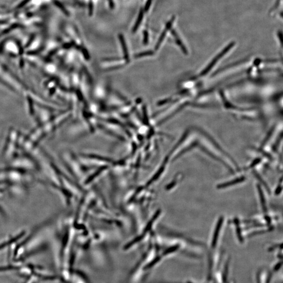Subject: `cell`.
Masks as SVG:
<instances>
[{"instance_id": "1", "label": "cell", "mask_w": 283, "mask_h": 283, "mask_svg": "<svg viewBox=\"0 0 283 283\" xmlns=\"http://www.w3.org/2000/svg\"><path fill=\"white\" fill-rule=\"evenodd\" d=\"M175 20V16H174L171 18L170 20H169L168 22H167V24L166 25V27H165V29H164L163 32H162L161 35L159 37V41L157 43L156 45V46H155V49H158L159 48V47H160V45L162 44L163 41H164V39L165 38V36L166 35V34H167V32L168 31L169 29H170L172 27V25L174 23V20Z\"/></svg>"}, {"instance_id": "2", "label": "cell", "mask_w": 283, "mask_h": 283, "mask_svg": "<svg viewBox=\"0 0 283 283\" xmlns=\"http://www.w3.org/2000/svg\"><path fill=\"white\" fill-rule=\"evenodd\" d=\"M223 222V218H220L219 220L218 221L217 224L216 226V229L214 230V233H213V236L212 239V248H214L217 245L218 239L219 237V233L221 230V227L222 226Z\"/></svg>"}, {"instance_id": "3", "label": "cell", "mask_w": 283, "mask_h": 283, "mask_svg": "<svg viewBox=\"0 0 283 283\" xmlns=\"http://www.w3.org/2000/svg\"><path fill=\"white\" fill-rule=\"evenodd\" d=\"M245 179V177H239V178H238L234 179L233 180L228 182H224V183H223V184H220V185L218 186L217 188H218L220 189L224 188H226V187H230L231 186L234 185L236 184H239V183L244 182Z\"/></svg>"}, {"instance_id": "4", "label": "cell", "mask_w": 283, "mask_h": 283, "mask_svg": "<svg viewBox=\"0 0 283 283\" xmlns=\"http://www.w3.org/2000/svg\"><path fill=\"white\" fill-rule=\"evenodd\" d=\"M172 34L174 36V37L175 38L176 42L180 46L181 49H182V51H183V52H185V53H187V51H186L185 47L184 45V44H182V42L180 40V38L178 35V34L176 32V30H174V29L172 30Z\"/></svg>"}, {"instance_id": "5", "label": "cell", "mask_w": 283, "mask_h": 283, "mask_svg": "<svg viewBox=\"0 0 283 283\" xmlns=\"http://www.w3.org/2000/svg\"><path fill=\"white\" fill-rule=\"evenodd\" d=\"M119 39H120L121 43V45L122 47V49H123V52L124 53L125 57V58H126L127 60H128V50H127L126 43H125V42L124 38L123 35L120 34V35H119Z\"/></svg>"}, {"instance_id": "6", "label": "cell", "mask_w": 283, "mask_h": 283, "mask_svg": "<svg viewBox=\"0 0 283 283\" xmlns=\"http://www.w3.org/2000/svg\"><path fill=\"white\" fill-rule=\"evenodd\" d=\"M143 15H144V11L143 10H141L140 12V13H139V15H138V18L137 19V22L135 23V25H134V26L133 27V33H135L137 29H138V27L140 26V24L141 23L142 21V20H143Z\"/></svg>"}, {"instance_id": "7", "label": "cell", "mask_w": 283, "mask_h": 283, "mask_svg": "<svg viewBox=\"0 0 283 283\" xmlns=\"http://www.w3.org/2000/svg\"><path fill=\"white\" fill-rule=\"evenodd\" d=\"M258 192H259L261 202L262 205V206L263 207L264 211L266 212V211H267V208H266V202H265V199L264 195L263 194V191H262L261 187H259V186L258 187Z\"/></svg>"}, {"instance_id": "8", "label": "cell", "mask_w": 283, "mask_h": 283, "mask_svg": "<svg viewBox=\"0 0 283 283\" xmlns=\"http://www.w3.org/2000/svg\"><path fill=\"white\" fill-rule=\"evenodd\" d=\"M235 222V223H236V226L238 227H237V229H236V232H237V234H238V238H239V240L240 241H241V242H242L243 239L242 236V233H241V229H240V227H239L238 226V223H239V222H238V219H236V220H235V222Z\"/></svg>"}, {"instance_id": "9", "label": "cell", "mask_w": 283, "mask_h": 283, "mask_svg": "<svg viewBox=\"0 0 283 283\" xmlns=\"http://www.w3.org/2000/svg\"><path fill=\"white\" fill-rule=\"evenodd\" d=\"M153 54V52L149 51V52H142V53L137 54L136 57H143V56H150V55H152Z\"/></svg>"}, {"instance_id": "10", "label": "cell", "mask_w": 283, "mask_h": 283, "mask_svg": "<svg viewBox=\"0 0 283 283\" xmlns=\"http://www.w3.org/2000/svg\"><path fill=\"white\" fill-rule=\"evenodd\" d=\"M152 0H148V1H147L146 5H145V7H144V11L147 12V11L149 10L150 7V5H151V4H152Z\"/></svg>"}, {"instance_id": "11", "label": "cell", "mask_w": 283, "mask_h": 283, "mask_svg": "<svg viewBox=\"0 0 283 283\" xmlns=\"http://www.w3.org/2000/svg\"><path fill=\"white\" fill-rule=\"evenodd\" d=\"M148 41V34L147 31L144 32V43L146 44Z\"/></svg>"}, {"instance_id": "12", "label": "cell", "mask_w": 283, "mask_h": 283, "mask_svg": "<svg viewBox=\"0 0 283 283\" xmlns=\"http://www.w3.org/2000/svg\"><path fill=\"white\" fill-rule=\"evenodd\" d=\"M261 162V159H257L252 162V163L251 164V165L249 166V168H252V167H254L255 166H256V165H258V164L259 163V162Z\"/></svg>"}, {"instance_id": "13", "label": "cell", "mask_w": 283, "mask_h": 283, "mask_svg": "<svg viewBox=\"0 0 283 283\" xmlns=\"http://www.w3.org/2000/svg\"><path fill=\"white\" fill-rule=\"evenodd\" d=\"M280 0H277L276 2V3H275V4L274 6V7H272V9L271 10H270V12H273V11L275 10H276V9L278 7V6H279V5H280Z\"/></svg>"}, {"instance_id": "14", "label": "cell", "mask_w": 283, "mask_h": 283, "mask_svg": "<svg viewBox=\"0 0 283 283\" xmlns=\"http://www.w3.org/2000/svg\"><path fill=\"white\" fill-rule=\"evenodd\" d=\"M281 191H282V187L281 186H278V187H277L276 189V190H275V194L276 195H278L281 192Z\"/></svg>"}, {"instance_id": "15", "label": "cell", "mask_w": 283, "mask_h": 283, "mask_svg": "<svg viewBox=\"0 0 283 283\" xmlns=\"http://www.w3.org/2000/svg\"><path fill=\"white\" fill-rule=\"evenodd\" d=\"M278 36L279 38H280V41H281V43H282V37H283V34H282V32H281V31H279L278 32Z\"/></svg>"}]
</instances>
